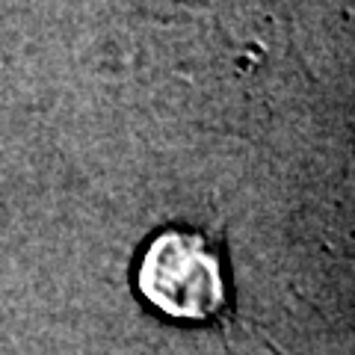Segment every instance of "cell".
Returning <instances> with one entry per match:
<instances>
[{
  "label": "cell",
  "mask_w": 355,
  "mask_h": 355,
  "mask_svg": "<svg viewBox=\"0 0 355 355\" xmlns=\"http://www.w3.org/2000/svg\"><path fill=\"white\" fill-rule=\"evenodd\" d=\"M137 291L178 323H210L228 305V279L216 246L184 228L151 237L137 263Z\"/></svg>",
  "instance_id": "1"
}]
</instances>
